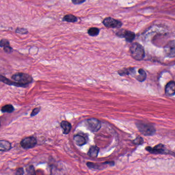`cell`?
I'll list each match as a JSON object with an SVG mask.
<instances>
[{
  "label": "cell",
  "instance_id": "6da1fadb",
  "mask_svg": "<svg viewBox=\"0 0 175 175\" xmlns=\"http://www.w3.org/2000/svg\"><path fill=\"white\" fill-rule=\"evenodd\" d=\"M131 55L133 58L136 60H143L145 55V52L144 48L141 45L138 43H134L131 46Z\"/></svg>",
  "mask_w": 175,
  "mask_h": 175
},
{
  "label": "cell",
  "instance_id": "7a4b0ae2",
  "mask_svg": "<svg viewBox=\"0 0 175 175\" xmlns=\"http://www.w3.org/2000/svg\"><path fill=\"white\" fill-rule=\"evenodd\" d=\"M11 79L17 82L22 84L26 88L33 81V78L31 75L25 73H16L12 75Z\"/></svg>",
  "mask_w": 175,
  "mask_h": 175
},
{
  "label": "cell",
  "instance_id": "3957f363",
  "mask_svg": "<svg viewBox=\"0 0 175 175\" xmlns=\"http://www.w3.org/2000/svg\"><path fill=\"white\" fill-rule=\"evenodd\" d=\"M138 129L140 133L145 136L153 135L156 130L152 125L143 122H138L136 123Z\"/></svg>",
  "mask_w": 175,
  "mask_h": 175
},
{
  "label": "cell",
  "instance_id": "277c9868",
  "mask_svg": "<svg viewBox=\"0 0 175 175\" xmlns=\"http://www.w3.org/2000/svg\"><path fill=\"white\" fill-rule=\"evenodd\" d=\"M85 124L88 129L92 132H97L101 127V122L95 118H91L86 120Z\"/></svg>",
  "mask_w": 175,
  "mask_h": 175
},
{
  "label": "cell",
  "instance_id": "5b68a950",
  "mask_svg": "<svg viewBox=\"0 0 175 175\" xmlns=\"http://www.w3.org/2000/svg\"><path fill=\"white\" fill-rule=\"evenodd\" d=\"M37 144L36 139L33 136H29L23 139L20 142L22 148L25 150H28L35 147Z\"/></svg>",
  "mask_w": 175,
  "mask_h": 175
},
{
  "label": "cell",
  "instance_id": "8992f818",
  "mask_svg": "<svg viewBox=\"0 0 175 175\" xmlns=\"http://www.w3.org/2000/svg\"><path fill=\"white\" fill-rule=\"evenodd\" d=\"M103 23L108 28H119L122 26V22L111 17L106 18L103 21Z\"/></svg>",
  "mask_w": 175,
  "mask_h": 175
},
{
  "label": "cell",
  "instance_id": "52a82bcc",
  "mask_svg": "<svg viewBox=\"0 0 175 175\" xmlns=\"http://www.w3.org/2000/svg\"><path fill=\"white\" fill-rule=\"evenodd\" d=\"M164 51L165 55L168 57H175V40L168 42L164 46Z\"/></svg>",
  "mask_w": 175,
  "mask_h": 175
},
{
  "label": "cell",
  "instance_id": "ba28073f",
  "mask_svg": "<svg viewBox=\"0 0 175 175\" xmlns=\"http://www.w3.org/2000/svg\"><path fill=\"white\" fill-rule=\"evenodd\" d=\"M116 35L121 38H125V40L129 42H132L135 37L134 33L128 30H120L116 33Z\"/></svg>",
  "mask_w": 175,
  "mask_h": 175
},
{
  "label": "cell",
  "instance_id": "9c48e42d",
  "mask_svg": "<svg viewBox=\"0 0 175 175\" xmlns=\"http://www.w3.org/2000/svg\"><path fill=\"white\" fill-rule=\"evenodd\" d=\"M0 82H2L8 85H13L17 87H21V88H26L22 84H21L20 83L17 82L16 81H11L2 75H0Z\"/></svg>",
  "mask_w": 175,
  "mask_h": 175
},
{
  "label": "cell",
  "instance_id": "30bf717a",
  "mask_svg": "<svg viewBox=\"0 0 175 175\" xmlns=\"http://www.w3.org/2000/svg\"><path fill=\"white\" fill-rule=\"evenodd\" d=\"M165 94L168 96H172L175 94V82L170 81L168 83L165 87Z\"/></svg>",
  "mask_w": 175,
  "mask_h": 175
},
{
  "label": "cell",
  "instance_id": "8fae6325",
  "mask_svg": "<svg viewBox=\"0 0 175 175\" xmlns=\"http://www.w3.org/2000/svg\"><path fill=\"white\" fill-rule=\"evenodd\" d=\"M12 148L11 144L9 141L0 140V152H8Z\"/></svg>",
  "mask_w": 175,
  "mask_h": 175
},
{
  "label": "cell",
  "instance_id": "7c38bea8",
  "mask_svg": "<svg viewBox=\"0 0 175 175\" xmlns=\"http://www.w3.org/2000/svg\"><path fill=\"white\" fill-rule=\"evenodd\" d=\"M164 145H163L162 144H159L156 145L154 148L148 147L146 148V150L149 152L153 154H162L164 152Z\"/></svg>",
  "mask_w": 175,
  "mask_h": 175
},
{
  "label": "cell",
  "instance_id": "4fadbf2b",
  "mask_svg": "<svg viewBox=\"0 0 175 175\" xmlns=\"http://www.w3.org/2000/svg\"><path fill=\"white\" fill-rule=\"evenodd\" d=\"M74 140L77 145L82 146L87 143V139L84 136L80 134H76L74 136Z\"/></svg>",
  "mask_w": 175,
  "mask_h": 175
},
{
  "label": "cell",
  "instance_id": "5bb4252c",
  "mask_svg": "<svg viewBox=\"0 0 175 175\" xmlns=\"http://www.w3.org/2000/svg\"><path fill=\"white\" fill-rule=\"evenodd\" d=\"M60 125H61V128L63 129V132L64 134L67 135L70 133L71 128H72V126L70 122L66 121H63L60 123Z\"/></svg>",
  "mask_w": 175,
  "mask_h": 175
},
{
  "label": "cell",
  "instance_id": "9a60e30c",
  "mask_svg": "<svg viewBox=\"0 0 175 175\" xmlns=\"http://www.w3.org/2000/svg\"><path fill=\"white\" fill-rule=\"evenodd\" d=\"M99 152V148L97 146H92L90 148L88 152V155L90 157L96 158L97 157Z\"/></svg>",
  "mask_w": 175,
  "mask_h": 175
},
{
  "label": "cell",
  "instance_id": "2e32d148",
  "mask_svg": "<svg viewBox=\"0 0 175 175\" xmlns=\"http://www.w3.org/2000/svg\"><path fill=\"white\" fill-rule=\"evenodd\" d=\"M138 74L135 75L134 77H135L139 82L144 81L146 78V74L145 71L143 69L140 68L138 70Z\"/></svg>",
  "mask_w": 175,
  "mask_h": 175
},
{
  "label": "cell",
  "instance_id": "e0dca14e",
  "mask_svg": "<svg viewBox=\"0 0 175 175\" xmlns=\"http://www.w3.org/2000/svg\"><path fill=\"white\" fill-rule=\"evenodd\" d=\"M15 110V108L11 104H7L5 106H3L1 108V112L3 113H13Z\"/></svg>",
  "mask_w": 175,
  "mask_h": 175
},
{
  "label": "cell",
  "instance_id": "ac0fdd59",
  "mask_svg": "<svg viewBox=\"0 0 175 175\" xmlns=\"http://www.w3.org/2000/svg\"><path fill=\"white\" fill-rule=\"evenodd\" d=\"M78 18L75 16L71 14L66 15L63 18V21L68 22H75L78 21Z\"/></svg>",
  "mask_w": 175,
  "mask_h": 175
},
{
  "label": "cell",
  "instance_id": "d6986e66",
  "mask_svg": "<svg viewBox=\"0 0 175 175\" xmlns=\"http://www.w3.org/2000/svg\"><path fill=\"white\" fill-rule=\"evenodd\" d=\"M99 29L96 27L90 28V29L88 31V33L89 35L91 36H96L99 33Z\"/></svg>",
  "mask_w": 175,
  "mask_h": 175
},
{
  "label": "cell",
  "instance_id": "ffe728a7",
  "mask_svg": "<svg viewBox=\"0 0 175 175\" xmlns=\"http://www.w3.org/2000/svg\"><path fill=\"white\" fill-rule=\"evenodd\" d=\"M118 74L121 76H124V75H130V70L129 68L128 69H123L122 70H119L118 71Z\"/></svg>",
  "mask_w": 175,
  "mask_h": 175
},
{
  "label": "cell",
  "instance_id": "44dd1931",
  "mask_svg": "<svg viewBox=\"0 0 175 175\" xmlns=\"http://www.w3.org/2000/svg\"><path fill=\"white\" fill-rule=\"evenodd\" d=\"M8 45H10V43L8 40L5 39H3L0 41V47H4L5 46H7Z\"/></svg>",
  "mask_w": 175,
  "mask_h": 175
},
{
  "label": "cell",
  "instance_id": "7402d4cb",
  "mask_svg": "<svg viewBox=\"0 0 175 175\" xmlns=\"http://www.w3.org/2000/svg\"><path fill=\"white\" fill-rule=\"evenodd\" d=\"M26 172L29 175H35V172L34 168L33 165H30L26 168Z\"/></svg>",
  "mask_w": 175,
  "mask_h": 175
},
{
  "label": "cell",
  "instance_id": "603a6c76",
  "mask_svg": "<svg viewBox=\"0 0 175 175\" xmlns=\"http://www.w3.org/2000/svg\"><path fill=\"white\" fill-rule=\"evenodd\" d=\"M15 32L17 33H20V34L24 35V34H27L28 33V31L26 29H25V28H18L15 30Z\"/></svg>",
  "mask_w": 175,
  "mask_h": 175
},
{
  "label": "cell",
  "instance_id": "cb8c5ba5",
  "mask_svg": "<svg viewBox=\"0 0 175 175\" xmlns=\"http://www.w3.org/2000/svg\"><path fill=\"white\" fill-rule=\"evenodd\" d=\"M143 143V140L141 137H138L135 140L133 141V143L136 145H141Z\"/></svg>",
  "mask_w": 175,
  "mask_h": 175
},
{
  "label": "cell",
  "instance_id": "d4e9b609",
  "mask_svg": "<svg viewBox=\"0 0 175 175\" xmlns=\"http://www.w3.org/2000/svg\"><path fill=\"white\" fill-rule=\"evenodd\" d=\"M40 108H34V109L32 111L31 113L30 116H31V117H34L36 115H38V113L40 112Z\"/></svg>",
  "mask_w": 175,
  "mask_h": 175
},
{
  "label": "cell",
  "instance_id": "484cf974",
  "mask_svg": "<svg viewBox=\"0 0 175 175\" xmlns=\"http://www.w3.org/2000/svg\"><path fill=\"white\" fill-rule=\"evenodd\" d=\"M4 48V50L5 53H11L13 51V48L11 47L10 45H8L7 46H5Z\"/></svg>",
  "mask_w": 175,
  "mask_h": 175
},
{
  "label": "cell",
  "instance_id": "4316f807",
  "mask_svg": "<svg viewBox=\"0 0 175 175\" xmlns=\"http://www.w3.org/2000/svg\"><path fill=\"white\" fill-rule=\"evenodd\" d=\"M15 174L16 175H24V170L23 168H19L15 170Z\"/></svg>",
  "mask_w": 175,
  "mask_h": 175
},
{
  "label": "cell",
  "instance_id": "83f0119b",
  "mask_svg": "<svg viewBox=\"0 0 175 175\" xmlns=\"http://www.w3.org/2000/svg\"><path fill=\"white\" fill-rule=\"evenodd\" d=\"M71 1H72L73 3L74 4H75V5L82 4L86 1V0H71Z\"/></svg>",
  "mask_w": 175,
  "mask_h": 175
},
{
  "label": "cell",
  "instance_id": "f1b7e54d",
  "mask_svg": "<svg viewBox=\"0 0 175 175\" xmlns=\"http://www.w3.org/2000/svg\"><path fill=\"white\" fill-rule=\"evenodd\" d=\"M1 123L0 122V127H1Z\"/></svg>",
  "mask_w": 175,
  "mask_h": 175
}]
</instances>
